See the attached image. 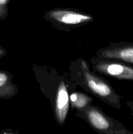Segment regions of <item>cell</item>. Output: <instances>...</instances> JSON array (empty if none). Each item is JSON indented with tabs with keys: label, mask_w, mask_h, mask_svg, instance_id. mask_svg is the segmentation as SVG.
<instances>
[{
	"label": "cell",
	"mask_w": 133,
	"mask_h": 134,
	"mask_svg": "<svg viewBox=\"0 0 133 134\" xmlns=\"http://www.w3.org/2000/svg\"><path fill=\"white\" fill-rule=\"evenodd\" d=\"M81 69L83 83L91 93L117 109L121 108L120 97L109 84L91 73L84 60L81 61Z\"/></svg>",
	"instance_id": "cell-1"
},
{
	"label": "cell",
	"mask_w": 133,
	"mask_h": 134,
	"mask_svg": "<svg viewBox=\"0 0 133 134\" xmlns=\"http://www.w3.org/2000/svg\"><path fill=\"white\" fill-rule=\"evenodd\" d=\"M98 108L88 106L85 107L84 110L87 120L94 129L104 133H131L121 123L115 124L113 120L108 118Z\"/></svg>",
	"instance_id": "cell-2"
},
{
	"label": "cell",
	"mask_w": 133,
	"mask_h": 134,
	"mask_svg": "<svg viewBox=\"0 0 133 134\" xmlns=\"http://www.w3.org/2000/svg\"><path fill=\"white\" fill-rule=\"evenodd\" d=\"M94 68L99 73L120 80L133 81V68L112 60H100L93 63Z\"/></svg>",
	"instance_id": "cell-3"
},
{
	"label": "cell",
	"mask_w": 133,
	"mask_h": 134,
	"mask_svg": "<svg viewBox=\"0 0 133 134\" xmlns=\"http://www.w3.org/2000/svg\"><path fill=\"white\" fill-rule=\"evenodd\" d=\"M46 17L57 24L68 26H76L93 20L89 14L68 9H53L46 13Z\"/></svg>",
	"instance_id": "cell-4"
},
{
	"label": "cell",
	"mask_w": 133,
	"mask_h": 134,
	"mask_svg": "<svg viewBox=\"0 0 133 134\" xmlns=\"http://www.w3.org/2000/svg\"><path fill=\"white\" fill-rule=\"evenodd\" d=\"M99 57L133 64V43H121L100 50Z\"/></svg>",
	"instance_id": "cell-5"
},
{
	"label": "cell",
	"mask_w": 133,
	"mask_h": 134,
	"mask_svg": "<svg viewBox=\"0 0 133 134\" xmlns=\"http://www.w3.org/2000/svg\"><path fill=\"white\" fill-rule=\"evenodd\" d=\"M69 96L65 83L61 81L58 86L56 98V116L60 125L64 124L69 108Z\"/></svg>",
	"instance_id": "cell-6"
},
{
	"label": "cell",
	"mask_w": 133,
	"mask_h": 134,
	"mask_svg": "<svg viewBox=\"0 0 133 134\" xmlns=\"http://www.w3.org/2000/svg\"><path fill=\"white\" fill-rule=\"evenodd\" d=\"M69 99L73 107L77 109L85 108L91 102L90 97L80 92H74L70 95Z\"/></svg>",
	"instance_id": "cell-7"
},
{
	"label": "cell",
	"mask_w": 133,
	"mask_h": 134,
	"mask_svg": "<svg viewBox=\"0 0 133 134\" xmlns=\"http://www.w3.org/2000/svg\"><path fill=\"white\" fill-rule=\"evenodd\" d=\"M4 89L14 90V88L10 83V78L9 74L5 71H0V93L4 92Z\"/></svg>",
	"instance_id": "cell-8"
},
{
	"label": "cell",
	"mask_w": 133,
	"mask_h": 134,
	"mask_svg": "<svg viewBox=\"0 0 133 134\" xmlns=\"http://www.w3.org/2000/svg\"><path fill=\"white\" fill-rule=\"evenodd\" d=\"M10 0H0V15L7 14V5Z\"/></svg>",
	"instance_id": "cell-9"
},
{
	"label": "cell",
	"mask_w": 133,
	"mask_h": 134,
	"mask_svg": "<svg viewBox=\"0 0 133 134\" xmlns=\"http://www.w3.org/2000/svg\"><path fill=\"white\" fill-rule=\"evenodd\" d=\"M128 105L130 107L131 109L133 110V102H128Z\"/></svg>",
	"instance_id": "cell-10"
},
{
	"label": "cell",
	"mask_w": 133,
	"mask_h": 134,
	"mask_svg": "<svg viewBox=\"0 0 133 134\" xmlns=\"http://www.w3.org/2000/svg\"><path fill=\"white\" fill-rule=\"evenodd\" d=\"M3 54H4L3 50L1 49V48H0V57H1V56H3Z\"/></svg>",
	"instance_id": "cell-11"
}]
</instances>
